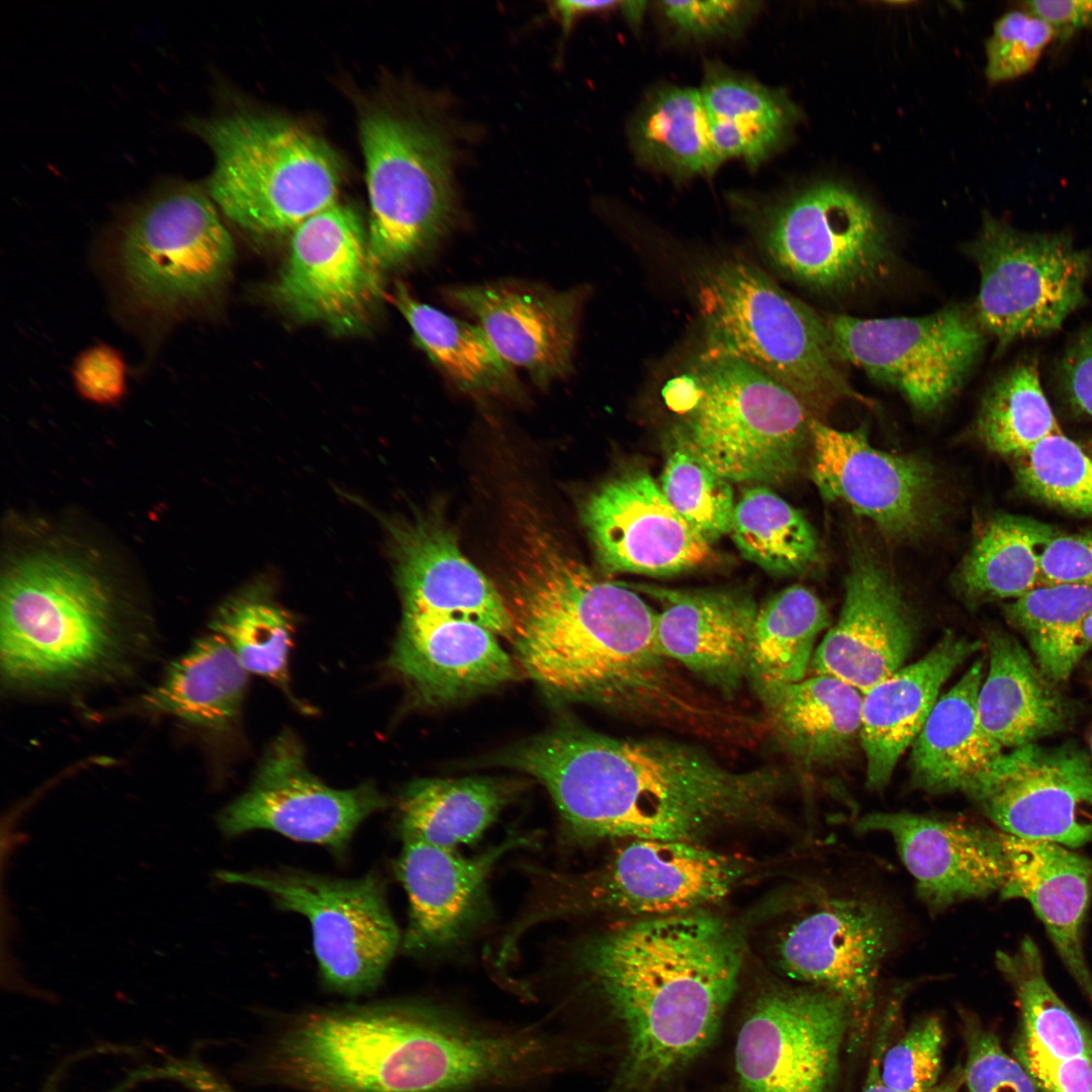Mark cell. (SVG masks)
<instances>
[{
  "label": "cell",
  "mask_w": 1092,
  "mask_h": 1092,
  "mask_svg": "<svg viewBox=\"0 0 1092 1092\" xmlns=\"http://www.w3.org/2000/svg\"><path fill=\"white\" fill-rule=\"evenodd\" d=\"M507 597L520 668L547 694L727 744L741 711L692 687L660 650L656 612L599 579L539 528L524 533Z\"/></svg>",
  "instance_id": "1"
},
{
  "label": "cell",
  "mask_w": 1092,
  "mask_h": 1092,
  "mask_svg": "<svg viewBox=\"0 0 1092 1092\" xmlns=\"http://www.w3.org/2000/svg\"><path fill=\"white\" fill-rule=\"evenodd\" d=\"M540 782L566 835L699 842L738 825L768 822L784 785L777 768H735L700 745L617 738L562 727L500 756Z\"/></svg>",
  "instance_id": "2"
},
{
  "label": "cell",
  "mask_w": 1092,
  "mask_h": 1092,
  "mask_svg": "<svg viewBox=\"0 0 1092 1092\" xmlns=\"http://www.w3.org/2000/svg\"><path fill=\"white\" fill-rule=\"evenodd\" d=\"M742 961L736 930L702 911L648 917L574 947L573 972L622 1035L609 1092H658L704 1052Z\"/></svg>",
  "instance_id": "3"
},
{
  "label": "cell",
  "mask_w": 1092,
  "mask_h": 1092,
  "mask_svg": "<svg viewBox=\"0 0 1092 1092\" xmlns=\"http://www.w3.org/2000/svg\"><path fill=\"white\" fill-rule=\"evenodd\" d=\"M543 1035L472 1026L420 1002L306 1013L277 1039L271 1069L301 1092H455L542 1072Z\"/></svg>",
  "instance_id": "4"
},
{
  "label": "cell",
  "mask_w": 1092,
  "mask_h": 1092,
  "mask_svg": "<svg viewBox=\"0 0 1092 1092\" xmlns=\"http://www.w3.org/2000/svg\"><path fill=\"white\" fill-rule=\"evenodd\" d=\"M87 558L49 542L8 558L0 589V667L7 685L79 681L118 655V598Z\"/></svg>",
  "instance_id": "5"
},
{
  "label": "cell",
  "mask_w": 1092,
  "mask_h": 1092,
  "mask_svg": "<svg viewBox=\"0 0 1092 1092\" xmlns=\"http://www.w3.org/2000/svg\"><path fill=\"white\" fill-rule=\"evenodd\" d=\"M706 355L741 359L792 390L811 413L843 400L868 403L850 384L825 316L746 262L724 261L698 291Z\"/></svg>",
  "instance_id": "6"
},
{
  "label": "cell",
  "mask_w": 1092,
  "mask_h": 1092,
  "mask_svg": "<svg viewBox=\"0 0 1092 1092\" xmlns=\"http://www.w3.org/2000/svg\"><path fill=\"white\" fill-rule=\"evenodd\" d=\"M189 127L214 156L206 191L238 226L259 235L293 232L337 202V153L304 126L275 116L230 114Z\"/></svg>",
  "instance_id": "7"
},
{
  "label": "cell",
  "mask_w": 1092,
  "mask_h": 1092,
  "mask_svg": "<svg viewBox=\"0 0 1092 1092\" xmlns=\"http://www.w3.org/2000/svg\"><path fill=\"white\" fill-rule=\"evenodd\" d=\"M691 377L696 402L678 433L703 462L730 482L793 477L815 417L792 390L728 356L705 354Z\"/></svg>",
  "instance_id": "8"
},
{
  "label": "cell",
  "mask_w": 1092,
  "mask_h": 1092,
  "mask_svg": "<svg viewBox=\"0 0 1092 1092\" xmlns=\"http://www.w3.org/2000/svg\"><path fill=\"white\" fill-rule=\"evenodd\" d=\"M217 210L206 190L175 182L128 213L113 259L134 305L159 318H179L221 283L234 245Z\"/></svg>",
  "instance_id": "9"
},
{
  "label": "cell",
  "mask_w": 1092,
  "mask_h": 1092,
  "mask_svg": "<svg viewBox=\"0 0 1092 1092\" xmlns=\"http://www.w3.org/2000/svg\"><path fill=\"white\" fill-rule=\"evenodd\" d=\"M813 898L779 939L778 965L790 978L846 1004V1048L856 1052L869 1036L879 979L897 944L900 921L886 899L852 883L833 881Z\"/></svg>",
  "instance_id": "10"
},
{
  "label": "cell",
  "mask_w": 1092,
  "mask_h": 1092,
  "mask_svg": "<svg viewBox=\"0 0 1092 1092\" xmlns=\"http://www.w3.org/2000/svg\"><path fill=\"white\" fill-rule=\"evenodd\" d=\"M213 877L265 892L278 908L305 916L321 981L331 992L358 996L374 991L401 941L376 873L342 879L284 868L217 870Z\"/></svg>",
  "instance_id": "11"
},
{
  "label": "cell",
  "mask_w": 1092,
  "mask_h": 1092,
  "mask_svg": "<svg viewBox=\"0 0 1092 1092\" xmlns=\"http://www.w3.org/2000/svg\"><path fill=\"white\" fill-rule=\"evenodd\" d=\"M360 139L370 205L368 243L381 271L427 249L449 225V153L431 126L385 109L363 116Z\"/></svg>",
  "instance_id": "12"
},
{
  "label": "cell",
  "mask_w": 1092,
  "mask_h": 1092,
  "mask_svg": "<svg viewBox=\"0 0 1092 1092\" xmlns=\"http://www.w3.org/2000/svg\"><path fill=\"white\" fill-rule=\"evenodd\" d=\"M964 252L980 272L972 308L998 352L1060 329L1082 303L1092 268L1090 253L1068 237L1024 233L989 214Z\"/></svg>",
  "instance_id": "13"
},
{
  "label": "cell",
  "mask_w": 1092,
  "mask_h": 1092,
  "mask_svg": "<svg viewBox=\"0 0 1092 1092\" xmlns=\"http://www.w3.org/2000/svg\"><path fill=\"white\" fill-rule=\"evenodd\" d=\"M766 244L785 274L830 296L880 282L893 264L881 213L862 195L833 181L815 182L779 202L768 216Z\"/></svg>",
  "instance_id": "14"
},
{
  "label": "cell",
  "mask_w": 1092,
  "mask_h": 1092,
  "mask_svg": "<svg viewBox=\"0 0 1092 1092\" xmlns=\"http://www.w3.org/2000/svg\"><path fill=\"white\" fill-rule=\"evenodd\" d=\"M608 866L553 882L528 923L613 910L650 917L697 911L717 902L745 875L738 859L678 840H629Z\"/></svg>",
  "instance_id": "15"
},
{
  "label": "cell",
  "mask_w": 1092,
  "mask_h": 1092,
  "mask_svg": "<svg viewBox=\"0 0 1092 1092\" xmlns=\"http://www.w3.org/2000/svg\"><path fill=\"white\" fill-rule=\"evenodd\" d=\"M825 320L843 363L895 388L922 414L937 411L962 387L987 336L972 305L963 303L914 317L832 313Z\"/></svg>",
  "instance_id": "16"
},
{
  "label": "cell",
  "mask_w": 1092,
  "mask_h": 1092,
  "mask_svg": "<svg viewBox=\"0 0 1092 1092\" xmlns=\"http://www.w3.org/2000/svg\"><path fill=\"white\" fill-rule=\"evenodd\" d=\"M851 1015L810 986H775L750 1005L735 1046L737 1092H835Z\"/></svg>",
  "instance_id": "17"
},
{
  "label": "cell",
  "mask_w": 1092,
  "mask_h": 1092,
  "mask_svg": "<svg viewBox=\"0 0 1092 1092\" xmlns=\"http://www.w3.org/2000/svg\"><path fill=\"white\" fill-rule=\"evenodd\" d=\"M386 806L370 784L331 788L307 768L298 739L278 735L262 758L249 789L216 816L225 838L257 829L322 845L343 857L359 825Z\"/></svg>",
  "instance_id": "18"
},
{
  "label": "cell",
  "mask_w": 1092,
  "mask_h": 1092,
  "mask_svg": "<svg viewBox=\"0 0 1092 1092\" xmlns=\"http://www.w3.org/2000/svg\"><path fill=\"white\" fill-rule=\"evenodd\" d=\"M811 477L828 500L839 502L893 541L928 532L940 514L937 480L912 455L873 447L863 429L840 431L813 418Z\"/></svg>",
  "instance_id": "19"
},
{
  "label": "cell",
  "mask_w": 1092,
  "mask_h": 1092,
  "mask_svg": "<svg viewBox=\"0 0 1092 1092\" xmlns=\"http://www.w3.org/2000/svg\"><path fill=\"white\" fill-rule=\"evenodd\" d=\"M293 315L354 332L370 321L384 294L362 222L336 202L293 232L289 256L274 288Z\"/></svg>",
  "instance_id": "20"
},
{
  "label": "cell",
  "mask_w": 1092,
  "mask_h": 1092,
  "mask_svg": "<svg viewBox=\"0 0 1092 1092\" xmlns=\"http://www.w3.org/2000/svg\"><path fill=\"white\" fill-rule=\"evenodd\" d=\"M969 797L1002 833L1070 848L1092 842V759L1075 746L1004 752Z\"/></svg>",
  "instance_id": "21"
},
{
  "label": "cell",
  "mask_w": 1092,
  "mask_h": 1092,
  "mask_svg": "<svg viewBox=\"0 0 1092 1092\" xmlns=\"http://www.w3.org/2000/svg\"><path fill=\"white\" fill-rule=\"evenodd\" d=\"M582 522L609 571L672 575L713 556L711 544L644 470H627L602 483L584 502Z\"/></svg>",
  "instance_id": "22"
},
{
  "label": "cell",
  "mask_w": 1092,
  "mask_h": 1092,
  "mask_svg": "<svg viewBox=\"0 0 1092 1092\" xmlns=\"http://www.w3.org/2000/svg\"><path fill=\"white\" fill-rule=\"evenodd\" d=\"M844 584L839 617L815 649L809 670L864 694L905 665L916 622L894 576L867 551H855Z\"/></svg>",
  "instance_id": "23"
},
{
  "label": "cell",
  "mask_w": 1092,
  "mask_h": 1092,
  "mask_svg": "<svg viewBox=\"0 0 1092 1092\" xmlns=\"http://www.w3.org/2000/svg\"><path fill=\"white\" fill-rule=\"evenodd\" d=\"M859 832L890 835L916 892L930 911L1000 892L1006 858L998 830L973 822L910 812H873Z\"/></svg>",
  "instance_id": "24"
},
{
  "label": "cell",
  "mask_w": 1092,
  "mask_h": 1092,
  "mask_svg": "<svg viewBox=\"0 0 1092 1092\" xmlns=\"http://www.w3.org/2000/svg\"><path fill=\"white\" fill-rule=\"evenodd\" d=\"M526 835L510 836L472 856L415 839H403L394 869L408 900L403 950L425 956L466 938L488 912L487 882L500 858L529 844Z\"/></svg>",
  "instance_id": "25"
},
{
  "label": "cell",
  "mask_w": 1092,
  "mask_h": 1092,
  "mask_svg": "<svg viewBox=\"0 0 1092 1092\" xmlns=\"http://www.w3.org/2000/svg\"><path fill=\"white\" fill-rule=\"evenodd\" d=\"M451 304L473 316L496 352L547 385L572 369L578 322L586 291H557L503 282L445 289Z\"/></svg>",
  "instance_id": "26"
},
{
  "label": "cell",
  "mask_w": 1092,
  "mask_h": 1092,
  "mask_svg": "<svg viewBox=\"0 0 1092 1092\" xmlns=\"http://www.w3.org/2000/svg\"><path fill=\"white\" fill-rule=\"evenodd\" d=\"M996 965L1019 1011L1012 1056L1038 1092H1092V1029L1050 984L1035 941L1022 938Z\"/></svg>",
  "instance_id": "27"
},
{
  "label": "cell",
  "mask_w": 1092,
  "mask_h": 1092,
  "mask_svg": "<svg viewBox=\"0 0 1092 1092\" xmlns=\"http://www.w3.org/2000/svg\"><path fill=\"white\" fill-rule=\"evenodd\" d=\"M403 612L470 620L511 640L504 596L460 551L453 532L435 516L388 524Z\"/></svg>",
  "instance_id": "28"
},
{
  "label": "cell",
  "mask_w": 1092,
  "mask_h": 1092,
  "mask_svg": "<svg viewBox=\"0 0 1092 1092\" xmlns=\"http://www.w3.org/2000/svg\"><path fill=\"white\" fill-rule=\"evenodd\" d=\"M389 665L430 704L484 693L516 679L521 670L496 635L478 623L406 612Z\"/></svg>",
  "instance_id": "29"
},
{
  "label": "cell",
  "mask_w": 1092,
  "mask_h": 1092,
  "mask_svg": "<svg viewBox=\"0 0 1092 1092\" xmlns=\"http://www.w3.org/2000/svg\"><path fill=\"white\" fill-rule=\"evenodd\" d=\"M660 602L656 637L662 653L730 698L748 680L758 610L748 595L728 589L638 586Z\"/></svg>",
  "instance_id": "30"
},
{
  "label": "cell",
  "mask_w": 1092,
  "mask_h": 1092,
  "mask_svg": "<svg viewBox=\"0 0 1092 1092\" xmlns=\"http://www.w3.org/2000/svg\"><path fill=\"white\" fill-rule=\"evenodd\" d=\"M1000 835L1006 858L1001 897L1030 905L1092 1005V974L1084 950V925L1092 901V857L1057 843Z\"/></svg>",
  "instance_id": "31"
},
{
  "label": "cell",
  "mask_w": 1092,
  "mask_h": 1092,
  "mask_svg": "<svg viewBox=\"0 0 1092 1092\" xmlns=\"http://www.w3.org/2000/svg\"><path fill=\"white\" fill-rule=\"evenodd\" d=\"M983 646L946 632L923 657L905 664L862 694L859 742L866 757L867 785L885 788L911 747L951 673Z\"/></svg>",
  "instance_id": "32"
},
{
  "label": "cell",
  "mask_w": 1092,
  "mask_h": 1092,
  "mask_svg": "<svg viewBox=\"0 0 1092 1092\" xmlns=\"http://www.w3.org/2000/svg\"><path fill=\"white\" fill-rule=\"evenodd\" d=\"M984 676L985 660L978 658L937 700L911 745L915 787L931 794L970 796L1004 753L979 722L977 700Z\"/></svg>",
  "instance_id": "33"
},
{
  "label": "cell",
  "mask_w": 1092,
  "mask_h": 1092,
  "mask_svg": "<svg viewBox=\"0 0 1092 1092\" xmlns=\"http://www.w3.org/2000/svg\"><path fill=\"white\" fill-rule=\"evenodd\" d=\"M987 647L988 669L977 700L984 732L1002 749H1015L1064 728L1068 705L1022 644L992 630Z\"/></svg>",
  "instance_id": "34"
},
{
  "label": "cell",
  "mask_w": 1092,
  "mask_h": 1092,
  "mask_svg": "<svg viewBox=\"0 0 1092 1092\" xmlns=\"http://www.w3.org/2000/svg\"><path fill=\"white\" fill-rule=\"evenodd\" d=\"M757 696L767 728L802 765L839 761L859 740L862 694L836 677L816 674Z\"/></svg>",
  "instance_id": "35"
},
{
  "label": "cell",
  "mask_w": 1092,
  "mask_h": 1092,
  "mask_svg": "<svg viewBox=\"0 0 1092 1092\" xmlns=\"http://www.w3.org/2000/svg\"><path fill=\"white\" fill-rule=\"evenodd\" d=\"M247 685L248 671L236 652L212 633L171 664L161 682L143 697L142 706L195 726L225 728L240 713Z\"/></svg>",
  "instance_id": "36"
},
{
  "label": "cell",
  "mask_w": 1092,
  "mask_h": 1092,
  "mask_svg": "<svg viewBox=\"0 0 1092 1092\" xmlns=\"http://www.w3.org/2000/svg\"><path fill=\"white\" fill-rule=\"evenodd\" d=\"M511 788L489 778L422 779L398 799L397 831L449 849L476 841L510 801Z\"/></svg>",
  "instance_id": "37"
},
{
  "label": "cell",
  "mask_w": 1092,
  "mask_h": 1092,
  "mask_svg": "<svg viewBox=\"0 0 1092 1092\" xmlns=\"http://www.w3.org/2000/svg\"><path fill=\"white\" fill-rule=\"evenodd\" d=\"M1059 533L1036 520L1000 514L978 530L954 574V586L972 605L1018 599L1042 585L1040 557Z\"/></svg>",
  "instance_id": "38"
},
{
  "label": "cell",
  "mask_w": 1092,
  "mask_h": 1092,
  "mask_svg": "<svg viewBox=\"0 0 1092 1092\" xmlns=\"http://www.w3.org/2000/svg\"><path fill=\"white\" fill-rule=\"evenodd\" d=\"M385 297L406 320L420 347L461 388L494 396L519 391L512 366L479 326L421 302L402 283Z\"/></svg>",
  "instance_id": "39"
},
{
  "label": "cell",
  "mask_w": 1092,
  "mask_h": 1092,
  "mask_svg": "<svg viewBox=\"0 0 1092 1092\" xmlns=\"http://www.w3.org/2000/svg\"><path fill=\"white\" fill-rule=\"evenodd\" d=\"M828 625L824 603L800 584L784 588L758 607L748 669L756 695L804 679L816 639Z\"/></svg>",
  "instance_id": "40"
},
{
  "label": "cell",
  "mask_w": 1092,
  "mask_h": 1092,
  "mask_svg": "<svg viewBox=\"0 0 1092 1092\" xmlns=\"http://www.w3.org/2000/svg\"><path fill=\"white\" fill-rule=\"evenodd\" d=\"M631 142L641 162L673 177L711 174L719 166L700 90H655L632 121Z\"/></svg>",
  "instance_id": "41"
},
{
  "label": "cell",
  "mask_w": 1092,
  "mask_h": 1092,
  "mask_svg": "<svg viewBox=\"0 0 1092 1092\" xmlns=\"http://www.w3.org/2000/svg\"><path fill=\"white\" fill-rule=\"evenodd\" d=\"M700 93L708 119L717 121L733 149L752 164L774 153L798 118L784 92L718 65L708 66Z\"/></svg>",
  "instance_id": "42"
},
{
  "label": "cell",
  "mask_w": 1092,
  "mask_h": 1092,
  "mask_svg": "<svg viewBox=\"0 0 1092 1092\" xmlns=\"http://www.w3.org/2000/svg\"><path fill=\"white\" fill-rule=\"evenodd\" d=\"M1092 611V583L1043 584L1004 608L1026 638L1037 667L1054 685L1071 675L1091 648L1083 634Z\"/></svg>",
  "instance_id": "43"
},
{
  "label": "cell",
  "mask_w": 1092,
  "mask_h": 1092,
  "mask_svg": "<svg viewBox=\"0 0 1092 1092\" xmlns=\"http://www.w3.org/2000/svg\"><path fill=\"white\" fill-rule=\"evenodd\" d=\"M740 554L764 571L802 573L817 559V534L807 519L762 485L744 489L735 504L730 533Z\"/></svg>",
  "instance_id": "44"
},
{
  "label": "cell",
  "mask_w": 1092,
  "mask_h": 1092,
  "mask_svg": "<svg viewBox=\"0 0 1092 1092\" xmlns=\"http://www.w3.org/2000/svg\"><path fill=\"white\" fill-rule=\"evenodd\" d=\"M991 452L1015 459L1046 437L1062 433L1034 363H1020L987 389L975 422Z\"/></svg>",
  "instance_id": "45"
},
{
  "label": "cell",
  "mask_w": 1092,
  "mask_h": 1092,
  "mask_svg": "<svg viewBox=\"0 0 1092 1092\" xmlns=\"http://www.w3.org/2000/svg\"><path fill=\"white\" fill-rule=\"evenodd\" d=\"M210 627L229 642L248 672L288 692V655L294 629L283 608L260 590H248L226 601Z\"/></svg>",
  "instance_id": "46"
},
{
  "label": "cell",
  "mask_w": 1092,
  "mask_h": 1092,
  "mask_svg": "<svg viewBox=\"0 0 1092 1092\" xmlns=\"http://www.w3.org/2000/svg\"><path fill=\"white\" fill-rule=\"evenodd\" d=\"M659 487L673 509L710 544L729 534L735 508L730 481L695 454L675 434Z\"/></svg>",
  "instance_id": "47"
},
{
  "label": "cell",
  "mask_w": 1092,
  "mask_h": 1092,
  "mask_svg": "<svg viewBox=\"0 0 1092 1092\" xmlns=\"http://www.w3.org/2000/svg\"><path fill=\"white\" fill-rule=\"evenodd\" d=\"M1013 460L1018 483L1030 496L1092 517V459L1077 443L1054 434Z\"/></svg>",
  "instance_id": "48"
},
{
  "label": "cell",
  "mask_w": 1092,
  "mask_h": 1092,
  "mask_svg": "<svg viewBox=\"0 0 1092 1092\" xmlns=\"http://www.w3.org/2000/svg\"><path fill=\"white\" fill-rule=\"evenodd\" d=\"M944 1032L935 1015L913 1022L906 1032L884 1049L880 1060L882 1082L903 1092H928L940 1081Z\"/></svg>",
  "instance_id": "49"
},
{
  "label": "cell",
  "mask_w": 1092,
  "mask_h": 1092,
  "mask_svg": "<svg viewBox=\"0 0 1092 1092\" xmlns=\"http://www.w3.org/2000/svg\"><path fill=\"white\" fill-rule=\"evenodd\" d=\"M1055 39L1053 28L1023 7L1003 14L986 42L988 81L1001 83L1026 75Z\"/></svg>",
  "instance_id": "50"
},
{
  "label": "cell",
  "mask_w": 1092,
  "mask_h": 1092,
  "mask_svg": "<svg viewBox=\"0 0 1092 1092\" xmlns=\"http://www.w3.org/2000/svg\"><path fill=\"white\" fill-rule=\"evenodd\" d=\"M967 1046L963 1067L967 1092H1038L1017 1060L1002 1048L998 1036L979 1019L963 1015Z\"/></svg>",
  "instance_id": "51"
},
{
  "label": "cell",
  "mask_w": 1092,
  "mask_h": 1092,
  "mask_svg": "<svg viewBox=\"0 0 1092 1092\" xmlns=\"http://www.w3.org/2000/svg\"><path fill=\"white\" fill-rule=\"evenodd\" d=\"M73 382L86 400L109 405L117 403L126 390V367L114 348L98 344L84 350L74 361Z\"/></svg>",
  "instance_id": "52"
},
{
  "label": "cell",
  "mask_w": 1092,
  "mask_h": 1092,
  "mask_svg": "<svg viewBox=\"0 0 1092 1092\" xmlns=\"http://www.w3.org/2000/svg\"><path fill=\"white\" fill-rule=\"evenodd\" d=\"M660 9L672 26L685 34L704 37L734 30L752 12L747 1H661Z\"/></svg>",
  "instance_id": "53"
},
{
  "label": "cell",
  "mask_w": 1092,
  "mask_h": 1092,
  "mask_svg": "<svg viewBox=\"0 0 1092 1092\" xmlns=\"http://www.w3.org/2000/svg\"><path fill=\"white\" fill-rule=\"evenodd\" d=\"M1043 584L1092 583V531L1058 534L1040 557Z\"/></svg>",
  "instance_id": "54"
},
{
  "label": "cell",
  "mask_w": 1092,
  "mask_h": 1092,
  "mask_svg": "<svg viewBox=\"0 0 1092 1092\" xmlns=\"http://www.w3.org/2000/svg\"><path fill=\"white\" fill-rule=\"evenodd\" d=\"M1061 374L1073 403L1092 417V326L1081 333L1068 349Z\"/></svg>",
  "instance_id": "55"
},
{
  "label": "cell",
  "mask_w": 1092,
  "mask_h": 1092,
  "mask_svg": "<svg viewBox=\"0 0 1092 1092\" xmlns=\"http://www.w3.org/2000/svg\"><path fill=\"white\" fill-rule=\"evenodd\" d=\"M1023 8L1046 22L1056 39L1066 40L1092 27V0H1031L1023 2Z\"/></svg>",
  "instance_id": "56"
},
{
  "label": "cell",
  "mask_w": 1092,
  "mask_h": 1092,
  "mask_svg": "<svg viewBox=\"0 0 1092 1092\" xmlns=\"http://www.w3.org/2000/svg\"><path fill=\"white\" fill-rule=\"evenodd\" d=\"M897 1005L898 1004L896 1003L889 1006L883 1017V1022H881L878 1028V1032L876 1034L877 1036L871 1053L867 1079L864 1081L862 1092H903L886 1086L880 1078V1060L884 1049L890 1041V1031L893 1026V1022L896 1019V1014L898 1012ZM963 1084V1067L959 1065L951 1070V1072L945 1079L940 1081L932 1090L928 1092H960Z\"/></svg>",
  "instance_id": "57"
},
{
  "label": "cell",
  "mask_w": 1092,
  "mask_h": 1092,
  "mask_svg": "<svg viewBox=\"0 0 1092 1092\" xmlns=\"http://www.w3.org/2000/svg\"><path fill=\"white\" fill-rule=\"evenodd\" d=\"M619 2L617 1H556L553 3V11L559 16L562 28L565 32L572 25L573 20L582 14L610 9Z\"/></svg>",
  "instance_id": "58"
},
{
  "label": "cell",
  "mask_w": 1092,
  "mask_h": 1092,
  "mask_svg": "<svg viewBox=\"0 0 1092 1092\" xmlns=\"http://www.w3.org/2000/svg\"><path fill=\"white\" fill-rule=\"evenodd\" d=\"M621 4H622V7H623L622 9H623L625 15L632 22H638L639 21V19L642 17V15H643V13L645 11V6H646V2H636V1L623 2Z\"/></svg>",
  "instance_id": "59"
},
{
  "label": "cell",
  "mask_w": 1092,
  "mask_h": 1092,
  "mask_svg": "<svg viewBox=\"0 0 1092 1092\" xmlns=\"http://www.w3.org/2000/svg\"><path fill=\"white\" fill-rule=\"evenodd\" d=\"M1083 634H1084V638H1085L1086 642L1090 646H1092V611L1089 613V615L1087 616V618H1086V620L1084 622Z\"/></svg>",
  "instance_id": "60"
},
{
  "label": "cell",
  "mask_w": 1092,
  "mask_h": 1092,
  "mask_svg": "<svg viewBox=\"0 0 1092 1092\" xmlns=\"http://www.w3.org/2000/svg\"><path fill=\"white\" fill-rule=\"evenodd\" d=\"M1090 748H1091V753H1092V734L1090 736Z\"/></svg>",
  "instance_id": "61"
}]
</instances>
